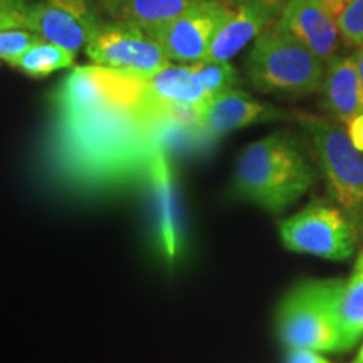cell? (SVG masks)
I'll use <instances>...</instances> for the list:
<instances>
[{
    "mask_svg": "<svg viewBox=\"0 0 363 363\" xmlns=\"http://www.w3.org/2000/svg\"><path fill=\"white\" fill-rule=\"evenodd\" d=\"M278 24L325 65L337 56L342 35L326 0H288Z\"/></svg>",
    "mask_w": 363,
    "mask_h": 363,
    "instance_id": "obj_13",
    "label": "cell"
},
{
    "mask_svg": "<svg viewBox=\"0 0 363 363\" xmlns=\"http://www.w3.org/2000/svg\"><path fill=\"white\" fill-rule=\"evenodd\" d=\"M29 6L30 4L27 2V0H0V12L11 13V16L17 17V21H19L21 13Z\"/></svg>",
    "mask_w": 363,
    "mask_h": 363,
    "instance_id": "obj_24",
    "label": "cell"
},
{
    "mask_svg": "<svg viewBox=\"0 0 363 363\" xmlns=\"http://www.w3.org/2000/svg\"><path fill=\"white\" fill-rule=\"evenodd\" d=\"M325 71V62L278 22L252 40L246 56V72L254 88L281 98L318 93Z\"/></svg>",
    "mask_w": 363,
    "mask_h": 363,
    "instance_id": "obj_3",
    "label": "cell"
},
{
    "mask_svg": "<svg viewBox=\"0 0 363 363\" xmlns=\"http://www.w3.org/2000/svg\"><path fill=\"white\" fill-rule=\"evenodd\" d=\"M286 363H331L320 352L306 350V348H289Z\"/></svg>",
    "mask_w": 363,
    "mask_h": 363,
    "instance_id": "obj_22",
    "label": "cell"
},
{
    "mask_svg": "<svg viewBox=\"0 0 363 363\" xmlns=\"http://www.w3.org/2000/svg\"><path fill=\"white\" fill-rule=\"evenodd\" d=\"M74 56L76 54L69 52L61 45L39 39L12 66L30 78H45L56 71L72 67Z\"/></svg>",
    "mask_w": 363,
    "mask_h": 363,
    "instance_id": "obj_18",
    "label": "cell"
},
{
    "mask_svg": "<svg viewBox=\"0 0 363 363\" xmlns=\"http://www.w3.org/2000/svg\"><path fill=\"white\" fill-rule=\"evenodd\" d=\"M230 16L212 39L203 61H230L274 26L288 0H229Z\"/></svg>",
    "mask_w": 363,
    "mask_h": 363,
    "instance_id": "obj_12",
    "label": "cell"
},
{
    "mask_svg": "<svg viewBox=\"0 0 363 363\" xmlns=\"http://www.w3.org/2000/svg\"><path fill=\"white\" fill-rule=\"evenodd\" d=\"M316 172L288 133H272L247 145L235 163L233 194L271 214L296 203L316 184Z\"/></svg>",
    "mask_w": 363,
    "mask_h": 363,
    "instance_id": "obj_2",
    "label": "cell"
},
{
    "mask_svg": "<svg viewBox=\"0 0 363 363\" xmlns=\"http://www.w3.org/2000/svg\"><path fill=\"white\" fill-rule=\"evenodd\" d=\"M192 66L211 98L238 88L239 74L230 61H201Z\"/></svg>",
    "mask_w": 363,
    "mask_h": 363,
    "instance_id": "obj_20",
    "label": "cell"
},
{
    "mask_svg": "<svg viewBox=\"0 0 363 363\" xmlns=\"http://www.w3.org/2000/svg\"><path fill=\"white\" fill-rule=\"evenodd\" d=\"M147 84V103L169 123L195 125L199 115L211 101L192 65H167Z\"/></svg>",
    "mask_w": 363,
    "mask_h": 363,
    "instance_id": "obj_11",
    "label": "cell"
},
{
    "mask_svg": "<svg viewBox=\"0 0 363 363\" xmlns=\"http://www.w3.org/2000/svg\"><path fill=\"white\" fill-rule=\"evenodd\" d=\"M353 363H363V345H362L360 352H358V355H357V358H355V362H353Z\"/></svg>",
    "mask_w": 363,
    "mask_h": 363,
    "instance_id": "obj_27",
    "label": "cell"
},
{
    "mask_svg": "<svg viewBox=\"0 0 363 363\" xmlns=\"http://www.w3.org/2000/svg\"><path fill=\"white\" fill-rule=\"evenodd\" d=\"M230 16L229 0H203L167 24L147 33L170 61L194 65L207 57L212 39Z\"/></svg>",
    "mask_w": 363,
    "mask_h": 363,
    "instance_id": "obj_9",
    "label": "cell"
},
{
    "mask_svg": "<svg viewBox=\"0 0 363 363\" xmlns=\"http://www.w3.org/2000/svg\"><path fill=\"white\" fill-rule=\"evenodd\" d=\"M203 0H99L113 19L126 21L145 30L174 21Z\"/></svg>",
    "mask_w": 363,
    "mask_h": 363,
    "instance_id": "obj_16",
    "label": "cell"
},
{
    "mask_svg": "<svg viewBox=\"0 0 363 363\" xmlns=\"http://www.w3.org/2000/svg\"><path fill=\"white\" fill-rule=\"evenodd\" d=\"M320 91L325 110L342 125H347L363 113V93L355 54H337L331 59L326 65L325 79Z\"/></svg>",
    "mask_w": 363,
    "mask_h": 363,
    "instance_id": "obj_15",
    "label": "cell"
},
{
    "mask_svg": "<svg viewBox=\"0 0 363 363\" xmlns=\"http://www.w3.org/2000/svg\"><path fill=\"white\" fill-rule=\"evenodd\" d=\"M340 35L348 45L363 44V0H326Z\"/></svg>",
    "mask_w": 363,
    "mask_h": 363,
    "instance_id": "obj_19",
    "label": "cell"
},
{
    "mask_svg": "<svg viewBox=\"0 0 363 363\" xmlns=\"http://www.w3.org/2000/svg\"><path fill=\"white\" fill-rule=\"evenodd\" d=\"M281 116L283 113L274 106L257 101L247 93L235 88L212 98L195 120V126L203 135L217 138L262 121L278 120Z\"/></svg>",
    "mask_w": 363,
    "mask_h": 363,
    "instance_id": "obj_14",
    "label": "cell"
},
{
    "mask_svg": "<svg viewBox=\"0 0 363 363\" xmlns=\"http://www.w3.org/2000/svg\"><path fill=\"white\" fill-rule=\"evenodd\" d=\"M9 26H21V24L19 21H17V17L11 16V13L0 12V27H9Z\"/></svg>",
    "mask_w": 363,
    "mask_h": 363,
    "instance_id": "obj_26",
    "label": "cell"
},
{
    "mask_svg": "<svg viewBox=\"0 0 363 363\" xmlns=\"http://www.w3.org/2000/svg\"><path fill=\"white\" fill-rule=\"evenodd\" d=\"M19 22L39 39L72 54L84 49L101 26L88 0H39L21 13Z\"/></svg>",
    "mask_w": 363,
    "mask_h": 363,
    "instance_id": "obj_10",
    "label": "cell"
},
{
    "mask_svg": "<svg viewBox=\"0 0 363 363\" xmlns=\"http://www.w3.org/2000/svg\"><path fill=\"white\" fill-rule=\"evenodd\" d=\"M345 126H347V133H348V136H350L352 143L355 145V148L363 152V113L357 115Z\"/></svg>",
    "mask_w": 363,
    "mask_h": 363,
    "instance_id": "obj_23",
    "label": "cell"
},
{
    "mask_svg": "<svg viewBox=\"0 0 363 363\" xmlns=\"http://www.w3.org/2000/svg\"><path fill=\"white\" fill-rule=\"evenodd\" d=\"M338 325L343 350H350L363 338V251L358 254L352 276L345 281L340 293Z\"/></svg>",
    "mask_w": 363,
    "mask_h": 363,
    "instance_id": "obj_17",
    "label": "cell"
},
{
    "mask_svg": "<svg viewBox=\"0 0 363 363\" xmlns=\"http://www.w3.org/2000/svg\"><path fill=\"white\" fill-rule=\"evenodd\" d=\"M279 235L293 252L347 261L357 249L358 227L340 207L316 201L279 222Z\"/></svg>",
    "mask_w": 363,
    "mask_h": 363,
    "instance_id": "obj_7",
    "label": "cell"
},
{
    "mask_svg": "<svg viewBox=\"0 0 363 363\" xmlns=\"http://www.w3.org/2000/svg\"><path fill=\"white\" fill-rule=\"evenodd\" d=\"M94 65L148 79L170 65L160 44L142 27L126 21L101 22L84 48Z\"/></svg>",
    "mask_w": 363,
    "mask_h": 363,
    "instance_id": "obj_8",
    "label": "cell"
},
{
    "mask_svg": "<svg viewBox=\"0 0 363 363\" xmlns=\"http://www.w3.org/2000/svg\"><path fill=\"white\" fill-rule=\"evenodd\" d=\"M147 101L145 79L99 65L79 66L59 86L56 116H83L111 108L136 106Z\"/></svg>",
    "mask_w": 363,
    "mask_h": 363,
    "instance_id": "obj_6",
    "label": "cell"
},
{
    "mask_svg": "<svg viewBox=\"0 0 363 363\" xmlns=\"http://www.w3.org/2000/svg\"><path fill=\"white\" fill-rule=\"evenodd\" d=\"M355 59H357V69H358V78H360V84H362V93H363V44L358 45L357 52H355Z\"/></svg>",
    "mask_w": 363,
    "mask_h": 363,
    "instance_id": "obj_25",
    "label": "cell"
},
{
    "mask_svg": "<svg viewBox=\"0 0 363 363\" xmlns=\"http://www.w3.org/2000/svg\"><path fill=\"white\" fill-rule=\"evenodd\" d=\"M345 279H315L294 286L276 315L278 335L288 348L335 353L343 350L338 298Z\"/></svg>",
    "mask_w": 363,
    "mask_h": 363,
    "instance_id": "obj_4",
    "label": "cell"
},
{
    "mask_svg": "<svg viewBox=\"0 0 363 363\" xmlns=\"http://www.w3.org/2000/svg\"><path fill=\"white\" fill-rule=\"evenodd\" d=\"M38 40V35L30 33L26 27H0V59H4V61L12 66Z\"/></svg>",
    "mask_w": 363,
    "mask_h": 363,
    "instance_id": "obj_21",
    "label": "cell"
},
{
    "mask_svg": "<svg viewBox=\"0 0 363 363\" xmlns=\"http://www.w3.org/2000/svg\"><path fill=\"white\" fill-rule=\"evenodd\" d=\"M299 125L310 136L326 187L338 207L363 227V152L352 143L347 128L337 120L301 115Z\"/></svg>",
    "mask_w": 363,
    "mask_h": 363,
    "instance_id": "obj_5",
    "label": "cell"
},
{
    "mask_svg": "<svg viewBox=\"0 0 363 363\" xmlns=\"http://www.w3.org/2000/svg\"><path fill=\"white\" fill-rule=\"evenodd\" d=\"M162 120L148 103L83 116H56L49 140L51 179L72 192H111L152 174Z\"/></svg>",
    "mask_w": 363,
    "mask_h": 363,
    "instance_id": "obj_1",
    "label": "cell"
}]
</instances>
